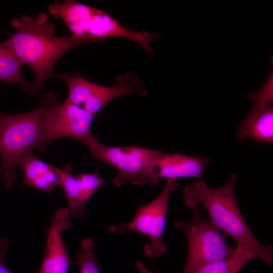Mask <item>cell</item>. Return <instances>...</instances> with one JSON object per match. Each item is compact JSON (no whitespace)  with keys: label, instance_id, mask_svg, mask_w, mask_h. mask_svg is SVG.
<instances>
[{"label":"cell","instance_id":"19","mask_svg":"<svg viewBox=\"0 0 273 273\" xmlns=\"http://www.w3.org/2000/svg\"><path fill=\"white\" fill-rule=\"evenodd\" d=\"M136 266L140 273H153L141 261H138L136 263Z\"/></svg>","mask_w":273,"mask_h":273},{"label":"cell","instance_id":"9","mask_svg":"<svg viewBox=\"0 0 273 273\" xmlns=\"http://www.w3.org/2000/svg\"><path fill=\"white\" fill-rule=\"evenodd\" d=\"M68 208L58 209L51 218L45 251L38 273H68L72 260L62 238V233L71 223Z\"/></svg>","mask_w":273,"mask_h":273},{"label":"cell","instance_id":"18","mask_svg":"<svg viewBox=\"0 0 273 273\" xmlns=\"http://www.w3.org/2000/svg\"><path fill=\"white\" fill-rule=\"evenodd\" d=\"M8 245L9 242L7 239L4 238L0 239V273H11L4 262Z\"/></svg>","mask_w":273,"mask_h":273},{"label":"cell","instance_id":"17","mask_svg":"<svg viewBox=\"0 0 273 273\" xmlns=\"http://www.w3.org/2000/svg\"><path fill=\"white\" fill-rule=\"evenodd\" d=\"M272 73L265 83L257 90L250 94L248 98L253 101V106L251 110L261 111L268 107L273 101Z\"/></svg>","mask_w":273,"mask_h":273},{"label":"cell","instance_id":"8","mask_svg":"<svg viewBox=\"0 0 273 273\" xmlns=\"http://www.w3.org/2000/svg\"><path fill=\"white\" fill-rule=\"evenodd\" d=\"M54 169L59 176V186L67 198L71 215L78 218L84 217L86 204L105 183L104 180L97 172L73 174L69 164L63 168L54 167Z\"/></svg>","mask_w":273,"mask_h":273},{"label":"cell","instance_id":"13","mask_svg":"<svg viewBox=\"0 0 273 273\" xmlns=\"http://www.w3.org/2000/svg\"><path fill=\"white\" fill-rule=\"evenodd\" d=\"M23 65L7 41L0 42V80L18 83L33 95L32 82L26 81L21 73Z\"/></svg>","mask_w":273,"mask_h":273},{"label":"cell","instance_id":"14","mask_svg":"<svg viewBox=\"0 0 273 273\" xmlns=\"http://www.w3.org/2000/svg\"><path fill=\"white\" fill-rule=\"evenodd\" d=\"M254 258L256 256L250 252L237 247L231 257L204 265L196 273H238L248 261Z\"/></svg>","mask_w":273,"mask_h":273},{"label":"cell","instance_id":"1","mask_svg":"<svg viewBox=\"0 0 273 273\" xmlns=\"http://www.w3.org/2000/svg\"><path fill=\"white\" fill-rule=\"evenodd\" d=\"M11 24L17 31L9 34L6 40L17 57L34 72L33 95L40 94L42 88L53 75L59 60L69 50L90 42L73 35L58 36L56 25L43 13L36 17L24 15L13 18Z\"/></svg>","mask_w":273,"mask_h":273},{"label":"cell","instance_id":"12","mask_svg":"<svg viewBox=\"0 0 273 273\" xmlns=\"http://www.w3.org/2000/svg\"><path fill=\"white\" fill-rule=\"evenodd\" d=\"M236 135L241 140L252 139L256 144L273 141V109L252 111L239 125Z\"/></svg>","mask_w":273,"mask_h":273},{"label":"cell","instance_id":"6","mask_svg":"<svg viewBox=\"0 0 273 273\" xmlns=\"http://www.w3.org/2000/svg\"><path fill=\"white\" fill-rule=\"evenodd\" d=\"M178 184L176 179H167L160 195L149 203L140 207L133 218L128 222L120 223L108 228L109 232L122 234L127 231L137 232L146 236L150 243L144 247L145 256L157 257L165 254L167 248L163 235L166 222L169 200Z\"/></svg>","mask_w":273,"mask_h":273},{"label":"cell","instance_id":"5","mask_svg":"<svg viewBox=\"0 0 273 273\" xmlns=\"http://www.w3.org/2000/svg\"><path fill=\"white\" fill-rule=\"evenodd\" d=\"M192 209L190 221L174 222L175 226L184 232L187 241V258L182 273H196L204 265L231 257L237 250L226 243L223 233L202 217L198 206Z\"/></svg>","mask_w":273,"mask_h":273},{"label":"cell","instance_id":"15","mask_svg":"<svg viewBox=\"0 0 273 273\" xmlns=\"http://www.w3.org/2000/svg\"><path fill=\"white\" fill-rule=\"evenodd\" d=\"M18 167L23 173L22 184L29 187L34 180L44 176L52 166L40 160L31 153L20 162Z\"/></svg>","mask_w":273,"mask_h":273},{"label":"cell","instance_id":"10","mask_svg":"<svg viewBox=\"0 0 273 273\" xmlns=\"http://www.w3.org/2000/svg\"><path fill=\"white\" fill-rule=\"evenodd\" d=\"M210 161L209 157H193L164 152L157 166V177L167 180L182 178L202 180L204 171Z\"/></svg>","mask_w":273,"mask_h":273},{"label":"cell","instance_id":"20","mask_svg":"<svg viewBox=\"0 0 273 273\" xmlns=\"http://www.w3.org/2000/svg\"><path fill=\"white\" fill-rule=\"evenodd\" d=\"M1 114H2V113H1V112H0V119H1Z\"/></svg>","mask_w":273,"mask_h":273},{"label":"cell","instance_id":"16","mask_svg":"<svg viewBox=\"0 0 273 273\" xmlns=\"http://www.w3.org/2000/svg\"><path fill=\"white\" fill-rule=\"evenodd\" d=\"M80 249L76 254V264L79 267V273H100L94 252V242L89 238L80 242Z\"/></svg>","mask_w":273,"mask_h":273},{"label":"cell","instance_id":"4","mask_svg":"<svg viewBox=\"0 0 273 273\" xmlns=\"http://www.w3.org/2000/svg\"><path fill=\"white\" fill-rule=\"evenodd\" d=\"M87 147L92 157L116 169L113 179L116 187L127 183L137 186L158 183L157 166L164 152L136 146H106L96 138Z\"/></svg>","mask_w":273,"mask_h":273},{"label":"cell","instance_id":"2","mask_svg":"<svg viewBox=\"0 0 273 273\" xmlns=\"http://www.w3.org/2000/svg\"><path fill=\"white\" fill-rule=\"evenodd\" d=\"M238 174L234 173L223 186L212 188L199 180L185 187L183 201L189 208L202 205L210 221L227 237L236 241L237 247L248 251L268 264L273 262L272 245H262L245 221L237 203L235 187Z\"/></svg>","mask_w":273,"mask_h":273},{"label":"cell","instance_id":"3","mask_svg":"<svg viewBox=\"0 0 273 273\" xmlns=\"http://www.w3.org/2000/svg\"><path fill=\"white\" fill-rule=\"evenodd\" d=\"M59 101L48 93L35 109L22 114L2 113L0 119V172L5 188H12L20 162L35 148L41 151L44 122L51 108Z\"/></svg>","mask_w":273,"mask_h":273},{"label":"cell","instance_id":"11","mask_svg":"<svg viewBox=\"0 0 273 273\" xmlns=\"http://www.w3.org/2000/svg\"><path fill=\"white\" fill-rule=\"evenodd\" d=\"M115 80L116 84L113 86L97 84L94 95L82 108L95 115L107 104L120 96L131 94L141 96L147 95L139 77L131 72L118 75Z\"/></svg>","mask_w":273,"mask_h":273},{"label":"cell","instance_id":"7","mask_svg":"<svg viewBox=\"0 0 273 273\" xmlns=\"http://www.w3.org/2000/svg\"><path fill=\"white\" fill-rule=\"evenodd\" d=\"M94 116L67 99L63 104L59 101L46 118L40 151H43L52 141L64 137L75 139L87 146L95 138L90 132Z\"/></svg>","mask_w":273,"mask_h":273}]
</instances>
